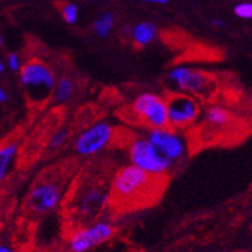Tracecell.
Here are the masks:
<instances>
[{
  "label": "cell",
  "mask_w": 252,
  "mask_h": 252,
  "mask_svg": "<svg viewBox=\"0 0 252 252\" xmlns=\"http://www.w3.org/2000/svg\"><path fill=\"white\" fill-rule=\"evenodd\" d=\"M166 176H155L134 165L116 171L110 186V205L116 209H134L147 205L162 192Z\"/></svg>",
  "instance_id": "1"
},
{
  "label": "cell",
  "mask_w": 252,
  "mask_h": 252,
  "mask_svg": "<svg viewBox=\"0 0 252 252\" xmlns=\"http://www.w3.org/2000/svg\"><path fill=\"white\" fill-rule=\"evenodd\" d=\"M110 205V187L102 180L85 179L73 189L71 214L80 222H88Z\"/></svg>",
  "instance_id": "2"
},
{
  "label": "cell",
  "mask_w": 252,
  "mask_h": 252,
  "mask_svg": "<svg viewBox=\"0 0 252 252\" xmlns=\"http://www.w3.org/2000/svg\"><path fill=\"white\" fill-rule=\"evenodd\" d=\"M64 176L53 174L33 183L26 197V209L33 215H45L61 206L64 197Z\"/></svg>",
  "instance_id": "3"
},
{
  "label": "cell",
  "mask_w": 252,
  "mask_h": 252,
  "mask_svg": "<svg viewBox=\"0 0 252 252\" xmlns=\"http://www.w3.org/2000/svg\"><path fill=\"white\" fill-rule=\"evenodd\" d=\"M167 83L176 93L189 94L198 99H210L218 90V83L210 73L187 66L174 67L167 75Z\"/></svg>",
  "instance_id": "4"
},
{
  "label": "cell",
  "mask_w": 252,
  "mask_h": 252,
  "mask_svg": "<svg viewBox=\"0 0 252 252\" xmlns=\"http://www.w3.org/2000/svg\"><path fill=\"white\" fill-rule=\"evenodd\" d=\"M20 84L27 92L32 102H44L53 93L56 85V73L53 68L40 60H31L22 64Z\"/></svg>",
  "instance_id": "5"
},
{
  "label": "cell",
  "mask_w": 252,
  "mask_h": 252,
  "mask_svg": "<svg viewBox=\"0 0 252 252\" xmlns=\"http://www.w3.org/2000/svg\"><path fill=\"white\" fill-rule=\"evenodd\" d=\"M129 159L131 165L155 176H166L173 170L174 163L166 158L153 146L147 136H138L129 143Z\"/></svg>",
  "instance_id": "6"
},
{
  "label": "cell",
  "mask_w": 252,
  "mask_h": 252,
  "mask_svg": "<svg viewBox=\"0 0 252 252\" xmlns=\"http://www.w3.org/2000/svg\"><path fill=\"white\" fill-rule=\"evenodd\" d=\"M166 104L169 127L178 131H183L194 125L202 112L198 98L189 94L174 92L166 98Z\"/></svg>",
  "instance_id": "7"
},
{
  "label": "cell",
  "mask_w": 252,
  "mask_h": 252,
  "mask_svg": "<svg viewBox=\"0 0 252 252\" xmlns=\"http://www.w3.org/2000/svg\"><path fill=\"white\" fill-rule=\"evenodd\" d=\"M130 111L150 129L169 127L166 98L156 93H143L133 100Z\"/></svg>",
  "instance_id": "8"
},
{
  "label": "cell",
  "mask_w": 252,
  "mask_h": 252,
  "mask_svg": "<svg viewBox=\"0 0 252 252\" xmlns=\"http://www.w3.org/2000/svg\"><path fill=\"white\" fill-rule=\"evenodd\" d=\"M116 133L110 123L98 121L77 135L73 148L80 156H94L106 150L113 142Z\"/></svg>",
  "instance_id": "9"
},
{
  "label": "cell",
  "mask_w": 252,
  "mask_h": 252,
  "mask_svg": "<svg viewBox=\"0 0 252 252\" xmlns=\"http://www.w3.org/2000/svg\"><path fill=\"white\" fill-rule=\"evenodd\" d=\"M147 139L173 163L182 161L188 152V142L186 136L183 135L182 131L171 127L150 129Z\"/></svg>",
  "instance_id": "10"
},
{
  "label": "cell",
  "mask_w": 252,
  "mask_h": 252,
  "mask_svg": "<svg viewBox=\"0 0 252 252\" xmlns=\"http://www.w3.org/2000/svg\"><path fill=\"white\" fill-rule=\"evenodd\" d=\"M115 234V226L108 221H96L80 228L68 239L70 252H87L98 245L110 241Z\"/></svg>",
  "instance_id": "11"
},
{
  "label": "cell",
  "mask_w": 252,
  "mask_h": 252,
  "mask_svg": "<svg viewBox=\"0 0 252 252\" xmlns=\"http://www.w3.org/2000/svg\"><path fill=\"white\" fill-rule=\"evenodd\" d=\"M236 116L230 110L220 104H213L207 107L203 113L202 129L207 135L219 136L221 133L228 131L234 125Z\"/></svg>",
  "instance_id": "12"
},
{
  "label": "cell",
  "mask_w": 252,
  "mask_h": 252,
  "mask_svg": "<svg viewBox=\"0 0 252 252\" xmlns=\"http://www.w3.org/2000/svg\"><path fill=\"white\" fill-rule=\"evenodd\" d=\"M20 144L16 140H8L0 144V186L9 178L18 158Z\"/></svg>",
  "instance_id": "13"
},
{
  "label": "cell",
  "mask_w": 252,
  "mask_h": 252,
  "mask_svg": "<svg viewBox=\"0 0 252 252\" xmlns=\"http://www.w3.org/2000/svg\"><path fill=\"white\" fill-rule=\"evenodd\" d=\"M131 40L136 47H147L157 35L156 26L151 22H139L131 29Z\"/></svg>",
  "instance_id": "14"
},
{
  "label": "cell",
  "mask_w": 252,
  "mask_h": 252,
  "mask_svg": "<svg viewBox=\"0 0 252 252\" xmlns=\"http://www.w3.org/2000/svg\"><path fill=\"white\" fill-rule=\"evenodd\" d=\"M75 94V83L71 77L63 76L56 81L53 89V99L57 103H66L71 99Z\"/></svg>",
  "instance_id": "15"
},
{
  "label": "cell",
  "mask_w": 252,
  "mask_h": 252,
  "mask_svg": "<svg viewBox=\"0 0 252 252\" xmlns=\"http://www.w3.org/2000/svg\"><path fill=\"white\" fill-rule=\"evenodd\" d=\"M113 25H115V16L110 12H107V13H103L102 16H99L94 21L93 30L96 36L107 37L112 31Z\"/></svg>",
  "instance_id": "16"
},
{
  "label": "cell",
  "mask_w": 252,
  "mask_h": 252,
  "mask_svg": "<svg viewBox=\"0 0 252 252\" xmlns=\"http://www.w3.org/2000/svg\"><path fill=\"white\" fill-rule=\"evenodd\" d=\"M68 136H70V133H68V130L67 129H61L58 131L53 134V135L50 136L49 142H48V151L50 153H54L57 151H60L66 142L68 140Z\"/></svg>",
  "instance_id": "17"
},
{
  "label": "cell",
  "mask_w": 252,
  "mask_h": 252,
  "mask_svg": "<svg viewBox=\"0 0 252 252\" xmlns=\"http://www.w3.org/2000/svg\"><path fill=\"white\" fill-rule=\"evenodd\" d=\"M62 17L67 24H76L79 18V8L75 4H64L62 8Z\"/></svg>",
  "instance_id": "18"
},
{
  "label": "cell",
  "mask_w": 252,
  "mask_h": 252,
  "mask_svg": "<svg viewBox=\"0 0 252 252\" xmlns=\"http://www.w3.org/2000/svg\"><path fill=\"white\" fill-rule=\"evenodd\" d=\"M234 13L243 20H250L252 17V4L251 3H241L234 8Z\"/></svg>",
  "instance_id": "19"
},
{
  "label": "cell",
  "mask_w": 252,
  "mask_h": 252,
  "mask_svg": "<svg viewBox=\"0 0 252 252\" xmlns=\"http://www.w3.org/2000/svg\"><path fill=\"white\" fill-rule=\"evenodd\" d=\"M7 64L9 67V70L14 71V72H18L22 67V60L18 53H9L7 57Z\"/></svg>",
  "instance_id": "20"
},
{
  "label": "cell",
  "mask_w": 252,
  "mask_h": 252,
  "mask_svg": "<svg viewBox=\"0 0 252 252\" xmlns=\"http://www.w3.org/2000/svg\"><path fill=\"white\" fill-rule=\"evenodd\" d=\"M8 100V94L4 88L0 87V103H5Z\"/></svg>",
  "instance_id": "21"
},
{
  "label": "cell",
  "mask_w": 252,
  "mask_h": 252,
  "mask_svg": "<svg viewBox=\"0 0 252 252\" xmlns=\"http://www.w3.org/2000/svg\"><path fill=\"white\" fill-rule=\"evenodd\" d=\"M0 252H16L12 247L7 245H0Z\"/></svg>",
  "instance_id": "22"
},
{
  "label": "cell",
  "mask_w": 252,
  "mask_h": 252,
  "mask_svg": "<svg viewBox=\"0 0 252 252\" xmlns=\"http://www.w3.org/2000/svg\"><path fill=\"white\" fill-rule=\"evenodd\" d=\"M213 25L215 27H222V26H224V24H222L221 21H219V20H214Z\"/></svg>",
  "instance_id": "23"
},
{
  "label": "cell",
  "mask_w": 252,
  "mask_h": 252,
  "mask_svg": "<svg viewBox=\"0 0 252 252\" xmlns=\"http://www.w3.org/2000/svg\"><path fill=\"white\" fill-rule=\"evenodd\" d=\"M146 1H150V3H158V4H165L167 3L169 0H146Z\"/></svg>",
  "instance_id": "24"
},
{
  "label": "cell",
  "mask_w": 252,
  "mask_h": 252,
  "mask_svg": "<svg viewBox=\"0 0 252 252\" xmlns=\"http://www.w3.org/2000/svg\"><path fill=\"white\" fill-rule=\"evenodd\" d=\"M3 71H4V64H3V62L0 61V73L3 72Z\"/></svg>",
  "instance_id": "25"
},
{
  "label": "cell",
  "mask_w": 252,
  "mask_h": 252,
  "mask_svg": "<svg viewBox=\"0 0 252 252\" xmlns=\"http://www.w3.org/2000/svg\"><path fill=\"white\" fill-rule=\"evenodd\" d=\"M3 47V36L0 35V48Z\"/></svg>",
  "instance_id": "26"
},
{
  "label": "cell",
  "mask_w": 252,
  "mask_h": 252,
  "mask_svg": "<svg viewBox=\"0 0 252 252\" xmlns=\"http://www.w3.org/2000/svg\"><path fill=\"white\" fill-rule=\"evenodd\" d=\"M0 219H1V206H0Z\"/></svg>",
  "instance_id": "27"
}]
</instances>
